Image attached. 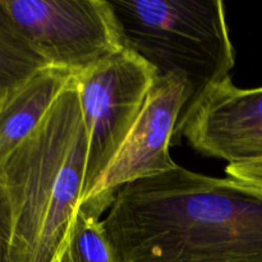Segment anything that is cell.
<instances>
[{
    "instance_id": "cell-1",
    "label": "cell",
    "mask_w": 262,
    "mask_h": 262,
    "mask_svg": "<svg viewBox=\"0 0 262 262\" xmlns=\"http://www.w3.org/2000/svg\"><path fill=\"white\" fill-rule=\"evenodd\" d=\"M101 224L115 262H262V200L179 165L120 187Z\"/></svg>"
},
{
    "instance_id": "cell-2",
    "label": "cell",
    "mask_w": 262,
    "mask_h": 262,
    "mask_svg": "<svg viewBox=\"0 0 262 262\" xmlns=\"http://www.w3.org/2000/svg\"><path fill=\"white\" fill-rule=\"evenodd\" d=\"M89 136L76 77L0 170L13 216L12 262H55L83 204Z\"/></svg>"
},
{
    "instance_id": "cell-3",
    "label": "cell",
    "mask_w": 262,
    "mask_h": 262,
    "mask_svg": "<svg viewBox=\"0 0 262 262\" xmlns=\"http://www.w3.org/2000/svg\"><path fill=\"white\" fill-rule=\"evenodd\" d=\"M123 45L145 59L158 77L176 74L191 96L174 133L211 86L228 78L235 64L220 0H109ZM174 137V136H173Z\"/></svg>"
},
{
    "instance_id": "cell-4",
    "label": "cell",
    "mask_w": 262,
    "mask_h": 262,
    "mask_svg": "<svg viewBox=\"0 0 262 262\" xmlns=\"http://www.w3.org/2000/svg\"><path fill=\"white\" fill-rule=\"evenodd\" d=\"M74 77L89 136L84 202L135 124L158 72L124 48Z\"/></svg>"
},
{
    "instance_id": "cell-5",
    "label": "cell",
    "mask_w": 262,
    "mask_h": 262,
    "mask_svg": "<svg viewBox=\"0 0 262 262\" xmlns=\"http://www.w3.org/2000/svg\"><path fill=\"white\" fill-rule=\"evenodd\" d=\"M2 4L46 64L73 76L124 49L109 0H2Z\"/></svg>"
},
{
    "instance_id": "cell-6",
    "label": "cell",
    "mask_w": 262,
    "mask_h": 262,
    "mask_svg": "<svg viewBox=\"0 0 262 262\" xmlns=\"http://www.w3.org/2000/svg\"><path fill=\"white\" fill-rule=\"evenodd\" d=\"M189 96V84L183 77H156L124 142L83 204L102 215L110 209L120 187L178 166L169 154V146Z\"/></svg>"
},
{
    "instance_id": "cell-7",
    "label": "cell",
    "mask_w": 262,
    "mask_h": 262,
    "mask_svg": "<svg viewBox=\"0 0 262 262\" xmlns=\"http://www.w3.org/2000/svg\"><path fill=\"white\" fill-rule=\"evenodd\" d=\"M174 137H184L202 155L229 164L262 160V87L238 89L230 77L211 86Z\"/></svg>"
},
{
    "instance_id": "cell-8",
    "label": "cell",
    "mask_w": 262,
    "mask_h": 262,
    "mask_svg": "<svg viewBox=\"0 0 262 262\" xmlns=\"http://www.w3.org/2000/svg\"><path fill=\"white\" fill-rule=\"evenodd\" d=\"M72 78L71 72L49 66L0 99V170L42 122Z\"/></svg>"
},
{
    "instance_id": "cell-9",
    "label": "cell",
    "mask_w": 262,
    "mask_h": 262,
    "mask_svg": "<svg viewBox=\"0 0 262 262\" xmlns=\"http://www.w3.org/2000/svg\"><path fill=\"white\" fill-rule=\"evenodd\" d=\"M45 67L49 66L20 35L0 0V99Z\"/></svg>"
},
{
    "instance_id": "cell-10",
    "label": "cell",
    "mask_w": 262,
    "mask_h": 262,
    "mask_svg": "<svg viewBox=\"0 0 262 262\" xmlns=\"http://www.w3.org/2000/svg\"><path fill=\"white\" fill-rule=\"evenodd\" d=\"M101 215L82 204L59 262H115L100 220Z\"/></svg>"
},
{
    "instance_id": "cell-11",
    "label": "cell",
    "mask_w": 262,
    "mask_h": 262,
    "mask_svg": "<svg viewBox=\"0 0 262 262\" xmlns=\"http://www.w3.org/2000/svg\"><path fill=\"white\" fill-rule=\"evenodd\" d=\"M225 171L235 186L262 200V160L228 164Z\"/></svg>"
},
{
    "instance_id": "cell-12",
    "label": "cell",
    "mask_w": 262,
    "mask_h": 262,
    "mask_svg": "<svg viewBox=\"0 0 262 262\" xmlns=\"http://www.w3.org/2000/svg\"><path fill=\"white\" fill-rule=\"evenodd\" d=\"M13 216L9 200L0 186V262H12Z\"/></svg>"
},
{
    "instance_id": "cell-13",
    "label": "cell",
    "mask_w": 262,
    "mask_h": 262,
    "mask_svg": "<svg viewBox=\"0 0 262 262\" xmlns=\"http://www.w3.org/2000/svg\"><path fill=\"white\" fill-rule=\"evenodd\" d=\"M55 262H59V261H58V260H56V261H55Z\"/></svg>"
}]
</instances>
